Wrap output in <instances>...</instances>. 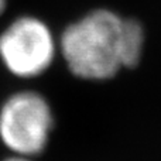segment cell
Returning a JSON list of instances; mask_svg holds the SVG:
<instances>
[{
    "label": "cell",
    "mask_w": 161,
    "mask_h": 161,
    "mask_svg": "<svg viewBox=\"0 0 161 161\" xmlns=\"http://www.w3.org/2000/svg\"><path fill=\"white\" fill-rule=\"evenodd\" d=\"M53 129V109L37 92H17L0 108V140L13 156L34 158L41 154L50 143Z\"/></svg>",
    "instance_id": "2"
},
{
    "label": "cell",
    "mask_w": 161,
    "mask_h": 161,
    "mask_svg": "<svg viewBox=\"0 0 161 161\" xmlns=\"http://www.w3.org/2000/svg\"><path fill=\"white\" fill-rule=\"evenodd\" d=\"M144 31L139 21L96 8L71 23L58 42L68 69L80 79L105 80L140 61Z\"/></svg>",
    "instance_id": "1"
},
{
    "label": "cell",
    "mask_w": 161,
    "mask_h": 161,
    "mask_svg": "<svg viewBox=\"0 0 161 161\" xmlns=\"http://www.w3.org/2000/svg\"><path fill=\"white\" fill-rule=\"evenodd\" d=\"M7 3H8V0H0V16L4 13L6 7H7Z\"/></svg>",
    "instance_id": "5"
},
{
    "label": "cell",
    "mask_w": 161,
    "mask_h": 161,
    "mask_svg": "<svg viewBox=\"0 0 161 161\" xmlns=\"http://www.w3.org/2000/svg\"><path fill=\"white\" fill-rule=\"evenodd\" d=\"M58 42L45 21L36 16H20L0 33V61L21 79L42 75L53 65Z\"/></svg>",
    "instance_id": "3"
},
{
    "label": "cell",
    "mask_w": 161,
    "mask_h": 161,
    "mask_svg": "<svg viewBox=\"0 0 161 161\" xmlns=\"http://www.w3.org/2000/svg\"><path fill=\"white\" fill-rule=\"evenodd\" d=\"M4 161H34V160L28 158V157H21V156H11L8 158H6Z\"/></svg>",
    "instance_id": "4"
}]
</instances>
